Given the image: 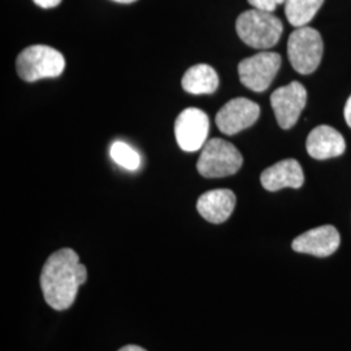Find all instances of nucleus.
I'll list each match as a JSON object with an SVG mask.
<instances>
[{
    "label": "nucleus",
    "instance_id": "12",
    "mask_svg": "<svg viewBox=\"0 0 351 351\" xmlns=\"http://www.w3.org/2000/svg\"><path fill=\"white\" fill-rule=\"evenodd\" d=\"M236 207V195L229 189H216L202 194L197 210L202 217L213 224H221L229 219Z\"/></svg>",
    "mask_w": 351,
    "mask_h": 351
},
{
    "label": "nucleus",
    "instance_id": "4",
    "mask_svg": "<svg viewBox=\"0 0 351 351\" xmlns=\"http://www.w3.org/2000/svg\"><path fill=\"white\" fill-rule=\"evenodd\" d=\"M243 158L234 145L221 138L207 141L202 149L197 169L206 178L234 175L242 167Z\"/></svg>",
    "mask_w": 351,
    "mask_h": 351
},
{
    "label": "nucleus",
    "instance_id": "11",
    "mask_svg": "<svg viewBox=\"0 0 351 351\" xmlns=\"http://www.w3.org/2000/svg\"><path fill=\"white\" fill-rule=\"evenodd\" d=\"M306 149L311 158L316 160H326L342 155L346 150V143L342 134L335 128L320 125L316 126L308 134Z\"/></svg>",
    "mask_w": 351,
    "mask_h": 351
},
{
    "label": "nucleus",
    "instance_id": "16",
    "mask_svg": "<svg viewBox=\"0 0 351 351\" xmlns=\"http://www.w3.org/2000/svg\"><path fill=\"white\" fill-rule=\"evenodd\" d=\"M110 155L114 163L128 171H137L141 167V156L138 152L125 142H113L110 149Z\"/></svg>",
    "mask_w": 351,
    "mask_h": 351
},
{
    "label": "nucleus",
    "instance_id": "1",
    "mask_svg": "<svg viewBox=\"0 0 351 351\" xmlns=\"http://www.w3.org/2000/svg\"><path fill=\"white\" fill-rule=\"evenodd\" d=\"M88 280V269L80 263L72 249L56 251L47 259L40 274L45 301L53 310H68L75 301L80 287Z\"/></svg>",
    "mask_w": 351,
    "mask_h": 351
},
{
    "label": "nucleus",
    "instance_id": "10",
    "mask_svg": "<svg viewBox=\"0 0 351 351\" xmlns=\"http://www.w3.org/2000/svg\"><path fill=\"white\" fill-rule=\"evenodd\" d=\"M341 237L339 230L333 226L314 228L293 241V250L308 254L319 258H326L335 254L339 247Z\"/></svg>",
    "mask_w": 351,
    "mask_h": 351
},
{
    "label": "nucleus",
    "instance_id": "5",
    "mask_svg": "<svg viewBox=\"0 0 351 351\" xmlns=\"http://www.w3.org/2000/svg\"><path fill=\"white\" fill-rule=\"evenodd\" d=\"M323 47V39L317 30L310 26L297 27L289 37V62L298 73L310 75L322 62Z\"/></svg>",
    "mask_w": 351,
    "mask_h": 351
},
{
    "label": "nucleus",
    "instance_id": "17",
    "mask_svg": "<svg viewBox=\"0 0 351 351\" xmlns=\"http://www.w3.org/2000/svg\"><path fill=\"white\" fill-rule=\"evenodd\" d=\"M255 10L265 12H274L280 4H285L287 0H247Z\"/></svg>",
    "mask_w": 351,
    "mask_h": 351
},
{
    "label": "nucleus",
    "instance_id": "18",
    "mask_svg": "<svg viewBox=\"0 0 351 351\" xmlns=\"http://www.w3.org/2000/svg\"><path fill=\"white\" fill-rule=\"evenodd\" d=\"M37 5H39L40 8H45V10H49V8H53V7H58L62 0H33Z\"/></svg>",
    "mask_w": 351,
    "mask_h": 351
},
{
    "label": "nucleus",
    "instance_id": "2",
    "mask_svg": "<svg viewBox=\"0 0 351 351\" xmlns=\"http://www.w3.org/2000/svg\"><path fill=\"white\" fill-rule=\"evenodd\" d=\"M236 29L241 40L247 46L258 50H268L276 46L284 26L274 13L254 8L239 14Z\"/></svg>",
    "mask_w": 351,
    "mask_h": 351
},
{
    "label": "nucleus",
    "instance_id": "8",
    "mask_svg": "<svg viewBox=\"0 0 351 351\" xmlns=\"http://www.w3.org/2000/svg\"><path fill=\"white\" fill-rule=\"evenodd\" d=\"M306 103L307 91L301 82L293 81L275 90L271 95V106L280 128L290 129L295 125Z\"/></svg>",
    "mask_w": 351,
    "mask_h": 351
},
{
    "label": "nucleus",
    "instance_id": "19",
    "mask_svg": "<svg viewBox=\"0 0 351 351\" xmlns=\"http://www.w3.org/2000/svg\"><path fill=\"white\" fill-rule=\"evenodd\" d=\"M343 114H345V120H346V123H348V125L351 128V95L349 97V99L346 101V106H345V111H343Z\"/></svg>",
    "mask_w": 351,
    "mask_h": 351
},
{
    "label": "nucleus",
    "instance_id": "13",
    "mask_svg": "<svg viewBox=\"0 0 351 351\" xmlns=\"http://www.w3.org/2000/svg\"><path fill=\"white\" fill-rule=\"evenodd\" d=\"M261 182L268 191H278L281 189H300L304 182L301 164L294 159H285L264 169Z\"/></svg>",
    "mask_w": 351,
    "mask_h": 351
},
{
    "label": "nucleus",
    "instance_id": "9",
    "mask_svg": "<svg viewBox=\"0 0 351 351\" xmlns=\"http://www.w3.org/2000/svg\"><path fill=\"white\" fill-rule=\"evenodd\" d=\"M261 114V107L246 98L228 101L216 114V125L226 136L237 134L254 125Z\"/></svg>",
    "mask_w": 351,
    "mask_h": 351
},
{
    "label": "nucleus",
    "instance_id": "14",
    "mask_svg": "<svg viewBox=\"0 0 351 351\" xmlns=\"http://www.w3.org/2000/svg\"><path fill=\"white\" fill-rule=\"evenodd\" d=\"M185 91L194 95L213 94L219 88V75L213 66L207 64H198L189 68L181 80Z\"/></svg>",
    "mask_w": 351,
    "mask_h": 351
},
{
    "label": "nucleus",
    "instance_id": "15",
    "mask_svg": "<svg viewBox=\"0 0 351 351\" xmlns=\"http://www.w3.org/2000/svg\"><path fill=\"white\" fill-rule=\"evenodd\" d=\"M324 0H287L285 14L289 23L295 27L306 26L322 8Z\"/></svg>",
    "mask_w": 351,
    "mask_h": 351
},
{
    "label": "nucleus",
    "instance_id": "3",
    "mask_svg": "<svg viewBox=\"0 0 351 351\" xmlns=\"http://www.w3.org/2000/svg\"><path fill=\"white\" fill-rule=\"evenodd\" d=\"M65 68L63 53L50 46L36 45L21 51L16 60L19 75L26 82L59 77Z\"/></svg>",
    "mask_w": 351,
    "mask_h": 351
},
{
    "label": "nucleus",
    "instance_id": "21",
    "mask_svg": "<svg viewBox=\"0 0 351 351\" xmlns=\"http://www.w3.org/2000/svg\"><path fill=\"white\" fill-rule=\"evenodd\" d=\"M112 1L123 3V4H130V3H134V1H137V0H112Z\"/></svg>",
    "mask_w": 351,
    "mask_h": 351
},
{
    "label": "nucleus",
    "instance_id": "7",
    "mask_svg": "<svg viewBox=\"0 0 351 351\" xmlns=\"http://www.w3.org/2000/svg\"><path fill=\"white\" fill-rule=\"evenodd\" d=\"M210 120L199 108H186L178 114L175 123L176 141L181 150L194 152L206 145Z\"/></svg>",
    "mask_w": 351,
    "mask_h": 351
},
{
    "label": "nucleus",
    "instance_id": "20",
    "mask_svg": "<svg viewBox=\"0 0 351 351\" xmlns=\"http://www.w3.org/2000/svg\"><path fill=\"white\" fill-rule=\"evenodd\" d=\"M119 351H146L143 348H141V346H137V345H128V346H124V348H121Z\"/></svg>",
    "mask_w": 351,
    "mask_h": 351
},
{
    "label": "nucleus",
    "instance_id": "6",
    "mask_svg": "<svg viewBox=\"0 0 351 351\" xmlns=\"http://www.w3.org/2000/svg\"><path fill=\"white\" fill-rule=\"evenodd\" d=\"M281 66V56L276 52H259L243 59L239 65V75L242 85L252 91L262 93L269 88Z\"/></svg>",
    "mask_w": 351,
    "mask_h": 351
}]
</instances>
